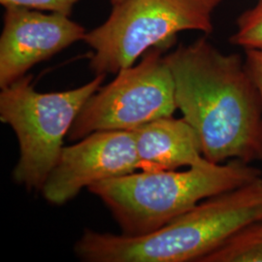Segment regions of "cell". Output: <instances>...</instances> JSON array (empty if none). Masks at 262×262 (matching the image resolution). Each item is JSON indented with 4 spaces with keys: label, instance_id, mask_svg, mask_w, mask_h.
<instances>
[{
    "label": "cell",
    "instance_id": "7a4b0ae2",
    "mask_svg": "<svg viewBox=\"0 0 262 262\" xmlns=\"http://www.w3.org/2000/svg\"><path fill=\"white\" fill-rule=\"evenodd\" d=\"M262 221V177L207 198L143 236L85 230L76 254L89 262H200L245 225Z\"/></svg>",
    "mask_w": 262,
    "mask_h": 262
},
{
    "label": "cell",
    "instance_id": "6da1fadb",
    "mask_svg": "<svg viewBox=\"0 0 262 262\" xmlns=\"http://www.w3.org/2000/svg\"><path fill=\"white\" fill-rule=\"evenodd\" d=\"M177 109L195 130L202 155L221 164L262 160V100L241 56L205 38L165 56Z\"/></svg>",
    "mask_w": 262,
    "mask_h": 262
},
{
    "label": "cell",
    "instance_id": "5bb4252c",
    "mask_svg": "<svg viewBox=\"0 0 262 262\" xmlns=\"http://www.w3.org/2000/svg\"><path fill=\"white\" fill-rule=\"evenodd\" d=\"M122 0H111V3H112V5H116V4H118V3H120Z\"/></svg>",
    "mask_w": 262,
    "mask_h": 262
},
{
    "label": "cell",
    "instance_id": "ba28073f",
    "mask_svg": "<svg viewBox=\"0 0 262 262\" xmlns=\"http://www.w3.org/2000/svg\"><path fill=\"white\" fill-rule=\"evenodd\" d=\"M85 29L69 17L23 7H6L0 36V88L80 40Z\"/></svg>",
    "mask_w": 262,
    "mask_h": 262
},
{
    "label": "cell",
    "instance_id": "30bf717a",
    "mask_svg": "<svg viewBox=\"0 0 262 262\" xmlns=\"http://www.w3.org/2000/svg\"><path fill=\"white\" fill-rule=\"evenodd\" d=\"M200 262H262V221L240 228Z\"/></svg>",
    "mask_w": 262,
    "mask_h": 262
},
{
    "label": "cell",
    "instance_id": "9c48e42d",
    "mask_svg": "<svg viewBox=\"0 0 262 262\" xmlns=\"http://www.w3.org/2000/svg\"><path fill=\"white\" fill-rule=\"evenodd\" d=\"M132 131L144 171L176 170L210 162L202 155L196 132L184 118H160Z\"/></svg>",
    "mask_w": 262,
    "mask_h": 262
},
{
    "label": "cell",
    "instance_id": "5b68a950",
    "mask_svg": "<svg viewBox=\"0 0 262 262\" xmlns=\"http://www.w3.org/2000/svg\"><path fill=\"white\" fill-rule=\"evenodd\" d=\"M223 0H122L109 18L86 32L95 75L118 74L151 48L167 49L185 30L213 31L212 14Z\"/></svg>",
    "mask_w": 262,
    "mask_h": 262
},
{
    "label": "cell",
    "instance_id": "3957f363",
    "mask_svg": "<svg viewBox=\"0 0 262 262\" xmlns=\"http://www.w3.org/2000/svg\"><path fill=\"white\" fill-rule=\"evenodd\" d=\"M261 171L239 159L226 164L134 172L88 187L109 208L122 234L143 236L167 225L207 198L243 187Z\"/></svg>",
    "mask_w": 262,
    "mask_h": 262
},
{
    "label": "cell",
    "instance_id": "8992f818",
    "mask_svg": "<svg viewBox=\"0 0 262 262\" xmlns=\"http://www.w3.org/2000/svg\"><path fill=\"white\" fill-rule=\"evenodd\" d=\"M165 49L148 50L140 62L122 69L84 103L68 133L70 141L105 130H133L177 110L173 76Z\"/></svg>",
    "mask_w": 262,
    "mask_h": 262
},
{
    "label": "cell",
    "instance_id": "277c9868",
    "mask_svg": "<svg viewBox=\"0 0 262 262\" xmlns=\"http://www.w3.org/2000/svg\"><path fill=\"white\" fill-rule=\"evenodd\" d=\"M105 76L95 75L88 84L58 93H39L31 75L1 89L0 120L11 126L19 142V161L13 171L16 183L42 189L56 166L64 137Z\"/></svg>",
    "mask_w": 262,
    "mask_h": 262
},
{
    "label": "cell",
    "instance_id": "4fadbf2b",
    "mask_svg": "<svg viewBox=\"0 0 262 262\" xmlns=\"http://www.w3.org/2000/svg\"><path fill=\"white\" fill-rule=\"evenodd\" d=\"M245 64L259 92L262 100V49H247Z\"/></svg>",
    "mask_w": 262,
    "mask_h": 262
},
{
    "label": "cell",
    "instance_id": "7c38bea8",
    "mask_svg": "<svg viewBox=\"0 0 262 262\" xmlns=\"http://www.w3.org/2000/svg\"><path fill=\"white\" fill-rule=\"evenodd\" d=\"M81 0H0L2 6L23 7L36 11H47L70 17L76 4Z\"/></svg>",
    "mask_w": 262,
    "mask_h": 262
},
{
    "label": "cell",
    "instance_id": "8fae6325",
    "mask_svg": "<svg viewBox=\"0 0 262 262\" xmlns=\"http://www.w3.org/2000/svg\"><path fill=\"white\" fill-rule=\"evenodd\" d=\"M230 42L247 49H262V0L243 13L237 23V31Z\"/></svg>",
    "mask_w": 262,
    "mask_h": 262
},
{
    "label": "cell",
    "instance_id": "52a82bcc",
    "mask_svg": "<svg viewBox=\"0 0 262 262\" xmlns=\"http://www.w3.org/2000/svg\"><path fill=\"white\" fill-rule=\"evenodd\" d=\"M144 171L132 130L96 131L63 147L42 187L49 203L62 205L95 183Z\"/></svg>",
    "mask_w": 262,
    "mask_h": 262
}]
</instances>
